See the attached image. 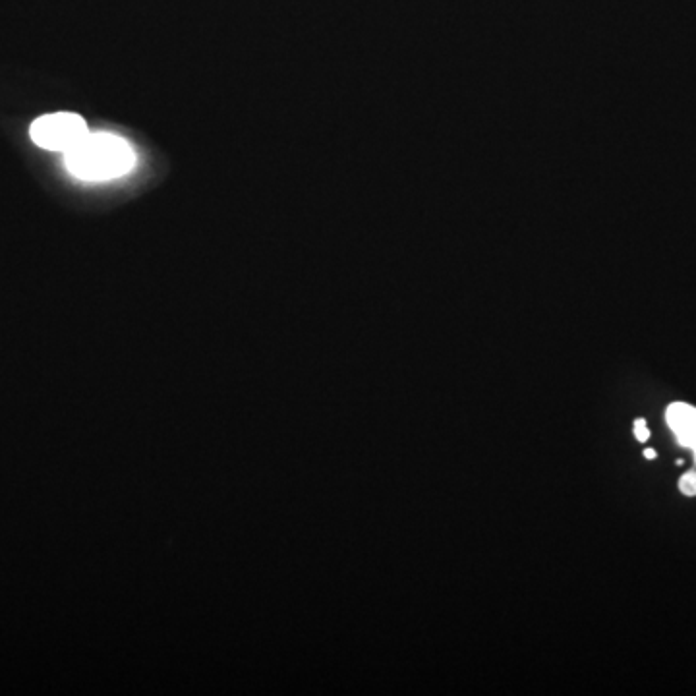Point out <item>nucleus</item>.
<instances>
[{
  "mask_svg": "<svg viewBox=\"0 0 696 696\" xmlns=\"http://www.w3.org/2000/svg\"><path fill=\"white\" fill-rule=\"evenodd\" d=\"M683 463H685L683 459H677V461H675V464H677V466H683Z\"/></svg>",
  "mask_w": 696,
  "mask_h": 696,
  "instance_id": "7",
  "label": "nucleus"
},
{
  "mask_svg": "<svg viewBox=\"0 0 696 696\" xmlns=\"http://www.w3.org/2000/svg\"><path fill=\"white\" fill-rule=\"evenodd\" d=\"M635 435H637L638 441H646L650 437V430L642 418L635 422Z\"/></svg>",
  "mask_w": 696,
  "mask_h": 696,
  "instance_id": "5",
  "label": "nucleus"
},
{
  "mask_svg": "<svg viewBox=\"0 0 696 696\" xmlns=\"http://www.w3.org/2000/svg\"><path fill=\"white\" fill-rule=\"evenodd\" d=\"M667 424L677 441L695 451L696 461V408L685 403H673L667 408Z\"/></svg>",
  "mask_w": 696,
  "mask_h": 696,
  "instance_id": "3",
  "label": "nucleus"
},
{
  "mask_svg": "<svg viewBox=\"0 0 696 696\" xmlns=\"http://www.w3.org/2000/svg\"><path fill=\"white\" fill-rule=\"evenodd\" d=\"M644 457H646L648 461H652V459H656V451H654V449H646V451H644Z\"/></svg>",
  "mask_w": 696,
  "mask_h": 696,
  "instance_id": "6",
  "label": "nucleus"
},
{
  "mask_svg": "<svg viewBox=\"0 0 696 696\" xmlns=\"http://www.w3.org/2000/svg\"><path fill=\"white\" fill-rule=\"evenodd\" d=\"M679 490H681V493H685V495H689V497H695V495H696V472H695V470H691V472H687V474H683V476H681V480H679Z\"/></svg>",
  "mask_w": 696,
  "mask_h": 696,
  "instance_id": "4",
  "label": "nucleus"
},
{
  "mask_svg": "<svg viewBox=\"0 0 696 696\" xmlns=\"http://www.w3.org/2000/svg\"><path fill=\"white\" fill-rule=\"evenodd\" d=\"M89 134L86 120L76 113H49L39 116L29 126V138L31 142L47 149L68 153L72 147L80 144Z\"/></svg>",
  "mask_w": 696,
  "mask_h": 696,
  "instance_id": "2",
  "label": "nucleus"
},
{
  "mask_svg": "<svg viewBox=\"0 0 696 696\" xmlns=\"http://www.w3.org/2000/svg\"><path fill=\"white\" fill-rule=\"evenodd\" d=\"M134 151L115 134H87L86 138L64 153L68 173L87 182L113 180L134 167Z\"/></svg>",
  "mask_w": 696,
  "mask_h": 696,
  "instance_id": "1",
  "label": "nucleus"
}]
</instances>
